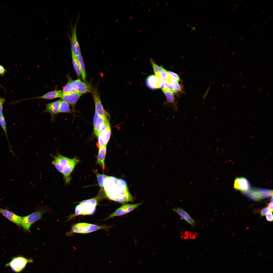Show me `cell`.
<instances>
[{
    "mask_svg": "<svg viewBox=\"0 0 273 273\" xmlns=\"http://www.w3.org/2000/svg\"><path fill=\"white\" fill-rule=\"evenodd\" d=\"M97 136L98 138L99 147L106 146L105 143L102 133L101 132H100L98 134Z\"/></svg>",
    "mask_w": 273,
    "mask_h": 273,
    "instance_id": "obj_30",
    "label": "cell"
},
{
    "mask_svg": "<svg viewBox=\"0 0 273 273\" xmlns=\"http://www.w3.org/2000/svg\"><path fill=\"white\" fill-rule=\"evenodd\" d=\"M98 203L97 198H92L83 201L77 205L75 213L68 217V220L78 215H91L95 212Z\"/></svg>",
    "mask_w": 273,
    "mask_h": 273,
    "instance_id": "obj_3",
    "label": "cell"
},
{
    "mask_svg": "<svg viewBox=\"0 0 273 273\" xmlns=\"http://www.w3.org/2000/svg\"><path fill=\"white\" fill-rule=\"evenodd\" d=\"M51 156L52 160V164L62 174L65 184H69L71 174L79 162V160L76 157L69 158L62 155L58 151L55 155L51 154Z\"/></svg>",
    "mask_w": 273,
    "mask_h": 273,
    "instance_id": "obj_2",
    "label": "cell"
},
{
    "mask_svg": "<svg viewBox=\"0 0 273 273\" xmlns=\"http://www.w3.org/2000/svg\"><path fill=\"white\" fill-rule=\"evenodd\" d=\"M101 132H102L103 134L105 144L107 145L109 140L111 134V130L110 127Z\"/></svg>",
    "mask_w": 273,
    "mask_h": 273,
    "instance_id": "obj_27",
    "label": "cell"
},
{
    "mask_svg": "<svg viewBox=\"0 0 273 273\" xmlns=\"http://www.w3.org/2000/svg\"><path fill=\"white\" fill-rule=\"evenodd\" d=\"M269 94H270V93H268V94H267V96H268L269 95Z\"/></svg>",
    "mask_w": 273,
    "mask_h": 273,
    "instance_id": "obj_43",
    "label": "cell"
},
{
    "mask_svg": "<svg viewBox=\"0 0 273 273\" xmlns=\"http://www.w3.org/2000/svg\"><path fill=\"white\" fill-rule=\"evenodd\" d=\"M268 208L271 210L272 212L273 211V202L272 201L270 202L268 205Z\"/></svg>",
    "mask_w": 273,
    "mask_h": 273,
    "instance_id": "obj_38",
    "label": "cell"
},
{
    "mask_svg": "<svg viewBox=\"0 0 273 273\" xmlns=\"http://www.w3.org/2000/svg\"><path fill=\"white\" fill-rule=\"evenodd\" d=\"M271 212V210L268 207H265L263 208L260 211V214L261 216L266 215L268 213Z\"/></svg>",
    "mask_w": 273,
    "mask_h": 273,
    "instance_id": "obj_32",
    "label": "cell"
},
{
    "mask_svg": "<svg viewBox=\"0 0 273 273\" xmlns=\"http://www.w3.org/2000/svg\"><path fill=\"white\" fill-rule=\"evenodd\" d=\"M0 125L3 130L6 136L7 139L10 151L12 153V154H13V153L12 151L10 145V143L8 139L6 121L3 112H2L0 113Z\"/></svg>",
    "mask_w": 273,
    "mask_h": 273,
    "instance_id": "obj_23",
    "label": "cell"
},
{
    "mask_svg": "<svg viewBox=\"0 0 273 273\" xmlns=\"http://www.w3.org/2000/svg\"><path fill=\"white\" fill-rule=\"evenodd\" d=\"M256 86V85H255L254 86V87H255V86Z\"/></svg>",
    "mask_w": 273,
    "mask_h": 273,
    "instance_id": "obj_55",
    "label": "cell"
},
{
    "mask_svg": "<svg viewBox=\"0 0 273 273\" xmlns=\"http://www.w3.org/2000/svg\"><path fill=\"white\" fill-rule=\"evenodd\" d=\"M168 72L171 77L174 79L177 82L180 80V79L179 77L177 74L170 71H168Z\"/></svg>",
    "mask_w": 273,
    "mask_h": 273,
    "instance_id": "obj_31",
    "label": "cell"
},
{
    "mask_svg": "<svg viewBox=\"0 0 273 273\" xmlns=\"http://www.w3.org/2000/svg\"><path fill=\"white\" fill-rule=\"evenodd\" d=\"M250 186L248 180L244 177H237L235 180L234 188L236 190L245 192L249 189Z\"/></svg>",
    "mask_w": 273,
    "mask_h": 273,
    "instance_id": "obj_13",
    "label": "cell"
},
{
    "mask_svg": "<svg viewBox=\"0 0 273 273\" xmlns=\"http://www.w3.org/2000/svg\"><path fill=\"white\" fill-rule=\"evenodd\" d=\"M256 25V24H255V25H254V27H255V26Z\"/></svg>",
    "mask_w": 273,
    "mask_h": 273,
    "instance_id": "obj_51",
    "label": "cell"
},
{
    "mask_svg": "<svg viewBox=\"0 0 273 273\" xmlns=\"http://www.w3.org/2000/svg\"><path fill=\"white\" fill-rule=\"evenodd\" d=\"M264 10H263V11H262V12H261V13H263V12H264Z\"/></svg>",
    "mask_w": 273,
    "mask_h": 273,
    "instance_id": "obj_52",
    "label": "cell"
},
{
    "mask_svg": "<svg viewBox=\"0 0 273 273\" xmlns=\"http://www.w3.org/2000/svg\"><path fill=\"white\" fill-rule=\"evenodd\" d=\"M242 74V73H240V74L239 75V76H240Z\"/></svg>",
    "mask_w": 273,
    "mask_h": 273,
    "instance_id": "obj_40",
    "label": "cell"
},
{
    "mask_svg": "<svg viewBox=\"0 0 273 273\" xmlns=\"http://www.w3.org/2000/svg\"><path fill=\"white\" fill-rule=\"evenodd\" d=\"M246 87V86H244V87H243V88H244H244H245Z\"/></svg>",
    "mask_w": 273,
    "mask_h": 273,
    "instance_id": "obj_47",
    "label": "cell"
},
{
    "mask_svg": "<svg viewBox=\"0 0 273 273\" xmlns=\"http://www.w3.org/2000/svg\"><path fill=\"white\" fill-rule=\"evenodd\" d=\"M60 100L46 104V108L43 111V112H47L50 114L51 117V122H54L55 117L59 113V108Z\"/></svg>",
    "mask_w": 273,
    "mask_h": 273,
    "instance_id": "obj_10",
    "label": "cell"
},
{
    "mask_svg": "<svg viewBox=\"0 0 273 273\" xmlns=\"http://www.w3.org/2000/svg\"><path fill=\"white\" fill-rule=\"evenodd\" d=\"M92 91L93 97L95 104V112L99 116L107 118V114L104 110L97 89L95 88Z\"/></svg>",
    "mask_w": 273,
    "mask_h": 273,
    "instance_id": "obj_9",
    "label": "cell"
},
{
    "mask_svg": "<svg viewBox=\"0 0 273 273\" xmlns=\"http://www.w3.org/2000/svg\"><path fill=\"white\" fill-rule=\"evenodd\" d=\"M5 101V99L0 96V113L3 112V105Z\"/></svg>",
    "mask_w": 273,
    "mask_h": 273,
    "instance_id": "obj_33",
    "label": "cell"
},
{
    "mask_svg": "<svg viewBox=\"0 0 273 273\" xmlns=\"http://www.w3.org/2000/svg\"><path fill=\"white\" fill-rule=\"evenodd\" d=\"M263 198L270 197L272 196V191L267 189H260Z\"/></svg>",
    "mask_w": 273,
    "mask_h": 273,
    "instance_id": "obj_28",
    "label": "cell"
},
{
    "mask_svg": "<svg viewBox=\"0 0 273 273\" xmlns=\"http://www.w3.org/2000/svg\"><path fill=\"white\" fill-rule=\"evenodd\" d=\"M224 84L223 85V86H224Z\"/></svg>",
    "mask_w": 273,
    "mask_h": 273,
    "instance_id": "obj_60",
    "label": "cell"
},
{
    "mask_svg": "<svg viewBox=\"0 0 273 273\" xmlns=\"http://www.w3.org/2000/svg\"><path fill=\"white\" fill-rule=\"evenodd\" d=\"M271 15L269 17V18H270L271 17Z\"/></svg>",
    "mask_w": 273,
    "mask_h": 273,
    "instance_id": "obj_54",
    "label": "cell"
},
{
    "mask_svg": "<svg viewBox=\"0 0 273 273\" xmlns=\"http://www.w3.org/2000/svg\"><path fill=\"white\" fill-rule=\"evenodd\" d=\"M261 65V64H259L258 65V66H259Z\"/></svg>",
    "mask_w": 273,
    "mask_h": 273,
    "instance_id": "obj_45",
    "label": "cell"
},
{
    "mask_svg": "<svg viewBox=\"0 0 273 273\" xmlns=\"http://www.w3.org/2000/svg\"><path fill=\"white\" fill-rule=\"evenodd\" d=\"M78 20L74 26L71 28V52L77 57L81 54L80 46L78 41L77 34V27Z\"/></svg>",
    "mask_w": 273,
    "mask_h": 273,
    "instance_id": "obj_7",
    "label": "cell"
},
{
    "mask_svg": "<svg viewBox=\"0 0 273 273\" xmlns=\"http://www.w3.org/2000/svg\"><path fill=\"white\" fill-rule=\"evenodd\" d=\"M99 116L98 115V114L97 113H96L95 112V115H94V122H93L94 129L95 128V127L96 126V124L97 123V121H98V118H99Z\"/></svg>",
    "mask_w": 273,
    "mask_h": 273,
    "instance_id": "obj_36",
    "label": "cell"
},
{
    "mask_svg": "<svg viewBox=\"0 0 273 273\" xmlns=\"http://www.w3.org/2000/svg\"><path fill=\"white\" fill-rule=\"evenodd\" d=\"M230 83H228V85H227L226 86V87H228V86H230Z\"/></svg>",
    "mask_w": 273,
    "mask_h": 273,
    "instance_id": "obj_39",
    "label": "cell"
},
{
    "mask_svg": "<svg viewBox=\"0 0 273 273\" xmlns=\"http://www.w3.org/2000/svg\"><path fill=\"white\" fill-rule=\"evenodd\" d=\"M102 188L106 196L111 200L124 203L133 200L127 183L123 179L107 176L104 179Z\"/></svg>",
    "mask_w": 273,
    "mask_h": 273,
    "instance_id": "obj_1",
    "label": "cell"
},
{
    "mask_svg": "<svg viewBox=\"0 0 273 273\" xmlns=\"http://www.w3.org/2000/svg\"><path fill=\"white\" fill-rule=\"evenodd\" d=\"M165 89L173 91V87L171 83L165 81Z\"/></svg>",
    "mask_w": 273,
    "mask_h": 273,
    "instance_id": "obj_34",
    "label": "cell"
},
{
    "mask_svg": "<svg viewBox=\"0 0 273 273\" xmlns=\"http://www.w3.org/2000/svg\"><path fill=\"white\" fill-rule=\"evenodd\" d=\"M59 113H72V111L70 108L69 104L63 100H60L59 108Z\"/></svg>",
    "mask_w": 273,
    "mask_h": 273,
    "instance_id": "obj_20",
    "label": "cell"
},
{
    "mask_svg": "<svg viewBox=\"0 0 273 273\" xmlns=\"http://www.w3.org/2000/svg\"><path fill=\"white\" fill-rule=\"evenodd\" d=\"M145 82L147 86L150 89H155L160 88L158 78L155 75H149L146 78Z\"/></svg>",
    "mask_w": 273,
    "mask_h": 273,
    "instance_id": "obj_15",
    "label": "cell"
},
{
    "mask_svg": "<svg viewBox=\"0 0 273 273\" xmlns=\"http://www.w3.org/2000/svg\"><path fill=\"white\" fill-rule=\"evenodd\" d=\"M242 1H243V0H242V1H241V2H242Z\"/></svg>",
    "mask_w": 273,
    "mask_h": 273,
    "instance_id": "obj_57",
    "label": "cell"
},
{
    "mask_svg": "<svg viewBox=\"0 0 273 273\" xmlns=\"http://www.w3.org/2000/svg\"><path fill=\"white\" fill-rule=\"evenodd\" d=\"M226 41H225V43H226Z\"/></svg>",
    "mask_w": 273,
    "mask_h": 273,
    "instance_id": "obj_59",
    "label": "cell"
},
{
    "mask_svg": "<svg viewBox=\"0 0 273 273\" xmlns=\"http://www.w3.org/2000/svg\"><path fill=\"white\" fill-rule=\"evenodd\" d=\"M106 152V146L99 147L97 157V162L104 171L105 168L104 161Z\"/></svg>",
    "mask_w": 273,
    "mask_h": 273,
    "instance_id": "obj_17",
    "label": "cell"
},
{
    "mask_svg": "<svg viewBox=\"0 0 273 273\" xmlns=\"http://www.w3.org/2000/svg\"><path fill=\"white\" fill-rule=\"evenodd\" d=\"M243 37H241V39H243Z\"/></svg>",
    "mask_w": 273,
    "mask_h": 273,
    "instance_id": "obj_42",
    "label": "cell"
},
{
    "mask_svg": "<svg viewBox=\"0 0 273 273\" xmlns=\"http://www.w3.org/2000/svg\"><path fill=\"white\" fill-rule=\"evenodd\" d=\"M79 63L81 75L83 80L85 81L86 77L85 68L83 59L81 54L77 57Z\"/></svg>",
    "mask_w": 273,
    "mask_h": 273,
    "instance_id": "obj_21",
    "label": "cell"
},
{
    "mask_svg": "<svg viewBox=\"0 0 273 273\" xmlns=\"http://www.w3.org/2000/svg\"><path fill=\"white\" fill-rule=\"evenodd\" d=\"M6 70L2 65H0V75L2 76L5 74Z\"/></svg>",
    "mask_w": 273,
    "mask_h": 273,
    "instance_id": "obj_37",
    "label": "cell"
},
{
    "mask_svg": "<svg viewBox=\"0 0 273 273\" xmlns=\"http://www.w3.org/2000/svg\"><path fill=\"white\" fill-rule=\"evenodd\" d=\"M261 90V88H260L259 90V91H260Z\"/></svg>",
    "mask_w": 273,
    "mask_h": 273,
    "instance_id": "obj_46",
    "label": "cell"
},
{
    "mask_svg": "<svg viewBox=\"0 0 273 273\" xmlns=\"http://www.w3.org/2000/svg\"><path fill=\"white\" fill-rule=\"evenodd\" d=\"M150 61L155 75L157 77H160V73L166 70L162 66H159L157 65L152 59H150Z\"/></svg>",
    "mask_w": 273,
    "mask_h": 273,
    "instance_id": "obj_24",
    "label": "cell"
},
{
    "mask_svg": "<svg viewBox=\"0 0 273 273\" xmlns=\"http://www.w3.org/2000/svg\"><path fill=\"white\" fill-rule=\"evenodd\" d=\"M162 90L166 98L168 103L172 105V107L174 110L177 111V107L175 103L174 93L173 91L166 89H163Z\"/></svg>",
    "mask_w": 273,
    "mask_h": 273,
    "instance_id": "obj_19",
    "label": "cell"
},
{
    "mask_svg": "<svg viewBox=\"0 0 273 273\" xmlns=\"http://www.w3.org/2000/svg\"><path fill=\"white\" fill-rule=\"evenodd\" d=\"M183 219L191 226H194L196 224V221L187 212L182 208L175 207L173 209Z\"/></svg>",
    "mask_w": 273,
    "mask_h": 273,
    "instance_id": "obj_14",
    "label": "cell"
},
{
    "mask_svg": "<svg viewBox=\"0 0 273 273\" xmlns=\"http://www.w3.org/2000/svg\"><path fill=\"white\" fill-rule=\"evenodd\" d=\"M264 32V30H263V31H262V33H263Z\"/></svg>",
    "mask_w": 273,
    "mask_h": 273,
    "instance_id": "obj_41",
    "label": "cell"
},
{
    "mask_svg": "<svg viewBox=\"0 0 273 273\" xmlns=\"http://www.w3.org/2000/svg\"><path fill=\"white\" fill-rule=\"evenodd\" d=\"M96 174L99 185L102 188L103 187V182L104 179L107 177V175L98 173H97Z\"/></svg>",
    "mask_w": 273,
    "mask_h": 273,
    "instance_id": "obj_29",
    "label": "cell"
},
{
    "mask_svg": "<svg viewBox=\"0 0 273 273\" xmlns=\"http://www.w3.org/2000/svg\"><path fill=\"white\" fill-rule=\"evenodd\" d=\"M171 81V84L173 87L174 93H176L180 92L181 90V88L178 82L172 77Z\"/></svg>",
    "mask_w": 273,
    "mask_h": 273,
    "instance_id": "obj_26",
    "label": "cell"
},
{
    "mask_svg": "<svg viewBox=\"0 0 273 273\" xmlns=\"http://www.w3.org/2000/svg\"><path fill=\"white\" fill-rule=\"evenodd\" d=\"M247 52V51H246L245 52V53H246V52Z\"/></svg>",
    "mask_w": 273,
    "mask_h": 273,
    "instance_id": "obj_56",
    "label": "cell"
},
{
    "mask_svg": "<svg viewBox=\"0 0 273 273\" xmlns=\"http://www.w3.org/2000/svg\"><path fill=\"white\" fill-rule=\"evenodd\" d=\"M62 93L61 90H56L48 92L41 96L31 99H42L47 100H51L58 98H60Z\"/></svg>",
    "mask_w": 273,
    "mask_h": 273,
    "instance_id": "obj_18",
    "label": "cell"
},
{
    "mask_svg": "<svg viewBox=\"0 0 273 273\" xmlns=\"http://www.w3.org/2000/svg\"><path fill=\"white\" fill-rule=\"evenodd\" d=\"M33 261L32 259L27 258L22 256H17L13 258L5 266L6 267H10L14 272L19 273L24 269L27 263H32Z\"/></svg>",
    "mask_w": 273,
    "mask_h": 273,
    "instance_id": "obj_6",
    "label": "cell"
},
{
    "mask_svg": "<svg viewBox=\"0 0 273 273\" xmlns=\"http://www.w3.org/2000/svg\"><path fill=\"white\" fill-rule=\"evenodd\" d=\"M107 118L99 116L96 126L94 129V133L97 136L103 125L105 119Z\"/></svg>",
    "mask_w": 273,
    "mask_h": 273,
    "instance_id": "obj_22",
    "label": "cell"
},
{
    "mask_svg": "<svg viewBox=\"0 0 273 273\" xmlns=\"http://www.w3.org/2000/svg\"><path fill=\"white\" fill-rule=\"evenodd\" d=\"M236 8V7H235V8H234V9H233V10L235 9Z\"/></svg>",
    "mask_w": 273,
    "mask_h": 273,
    "instance_id": "obj_48",
    "label": "cell"
},
{
    "mask_svg": "<svg viewBox=\"0 0 273 273\" xmlns=\"http://www.w3.org/2000/svg\"><path fill=\"white\" fill-rule=\"evenodd\" d=\"M226 94H225V95L224 96H226Z\"/></svg>",
    "mask_w": 273,
    "mask_h": 273,
    "instance_id": "obj_58",
    "label": "cell"
},
{
    "mask_svg": "<svg viewBox=\"0 0 273 273\" xmlns=\"http://www.w3.org/2000/svg\"><path fill=\"white\" fill-rule=\"evenodd\" d=\"M237 5H238V4L237 3V4H236V5L235 6L236 7L237 6Z\"/></svg>",
    "mask_w": 273,
    "mask_h": 273,
    "instance_id": "obj_49",
    "label": "cell"
},
{
    "mask_svg": "<svg viewBox=\"0 0 273 273\" xmlns=\"http://www.w3.org/2000/svg\"><path fill=\"white\" fill-rule=\"evenodd\" d=\"M273 215L271 212H270L266 214V220L269 222H271L273 221Z\"/></svg>",
    "mask_w": 273,
    "mask_h": 273,
    "instance_id": "obj_35",
    "label": "cell"
},
{
    "mask_svg": "<svg viewBox=\"0 0 273 273\" xmlns=\"http://www.w3.org/2000/svg\"><path fill=\"white\" fill-rule=\"evenodd\" d=\"M142 202L135 204L124 205L110 214L105 220L115 217L122 215L128 213L136 209L140 206Z\"/></svg>",
    "mask_w": 273,
    "mask_h": 273,
    "instance_id": "obj_8",
    "label": "cell"
},
{
    "mask_svg": "<svg viewBox=\"0 0 273 273\" xmlns=\"http://www.w3.org/2000/svg\"><path fill=\"white\" fill-rule=\"evenodd\" d=\"M232 75H233V76H234V75H234V74H232Z\"/></svg>",
    "mask_w": 273,
    "mask_h": 273,
    "instance_id": "obj_50",
    "label": "cell"
},
{
    "mask_svg": "<svg viewBox=\"0 0 273 273\" xmlns=\"http://www.w3.org/2000/svg\"><path fill=\"white\" fill-rule=\"evenodd\" d=\"M71 52L73 65L77 76L79 77L81 76V74L79 63L77 57L75 56L73 52Z\"/></svg>",
    "mask_w": 273,
    "mask_h": 273,
    "instance_id": "obj_25",
    "label": "cell"
},
{
    "mask_svg": "<svg viewBox=\"0 0 273 273\" xmlns=\"http://www.w3.org/2000/svg\"><path fill=\"white\" fill-rule=\"evenodd\" d=\"M110 227L109 226H100L86 223H79L73 225L71 230L67 233L66 235L71 236L75 233L87 234L101 229L107 231Z\"/></svg>",
    "mask_w": 273,
    "mask_h": 273,
    "instance_id": "obj_4",
    "label": "cell"
},
{
    "mask_svg": "<svg viewBox=\"0 0 273 273\" xmlns=\"http://www.w3.org/2000/svg\"><path fill=\"white\" fill-rule=\"evenodd\" d=\"M243 192L249 198L253 200H259L263 198L260 189H248Z\"/></svg>",
    "mask_w": 273,
    "mask_h": 273,
    "instance_id": "obj_16",
    "label": "cell"
},
{
    "mask_svg": "<svg viewBox=\"0 0 273 273\" xmlns=\"http://www.w3.org/2000/svg\"><path fill=\"white\" fill-rule=\"evenodd\" d=\"M82 95L78 93H62L60 98L71 105L74 110L76 103Z\"/></svg>",
    "mask_w": 273,
    "mask_h": 273,
    "instance_id": "obj_11",
    "label": "cell"
},
{
    "mask_svg": "<svg viewBox=\"0 0 273 273\" xmlns=\"http://www.w3.org/2000/svg\"><path fill=\"white\" fill-rule=\"evenodd\" d=\"M49 209L46 208L38 209L34 212L27 216L22 217L21 226L24 230L30 232L31 225L36 221L41 219L42 215L48 212Z\"/></svg>",
    "mask_w": 273,
    "mask_h": 273,
    "instance_id": "obj_5",
    "label": "cell"
},
{
    "mask_svg": "<svg viewBox=\"0 0 273 273\" xmlns=\"http://www.w3.org/2000/svg\"><path fill=\"white\" fill-rule=\"evenodd\" d=\"M260 86H259V87H258V88H260Z\"/></svg>",
    "mask_w": 273,
    "mask_h": 273,
    "instance_id": "obj_53",
    "label": "cell"
},
{
    "mask_svg": "<svg viewBox=\"0 0 273 273\" xmlns=\"http://www.w3.org/2000/svg\"><path fill=\"white\" fill-rule=\"evenodd\" d=\"M234 53H235L234 52H233L232 54V55H233L234 54Z\"/></svg>",
    "mask_w": 273,
    "mask_h": 273,
    "instance_id": "obj_44",
    "label": "cell"
},
{
    "mask_svg": "<svg viewBox=\"0 0 273 273\" xmlns=\"http://www.w3.org/2000/svg\"><path fill=\"white\" fill-rule=\"evenodd\" d=\"M0 213L11 222L21 227L22 216H19L8 210L1 208H0Z\"/></svg>",
    "mask_w": 273,
    "mask_h": 273,
    "instance_id": "obj_12",
    "label": "cell"
}]
</instances>
